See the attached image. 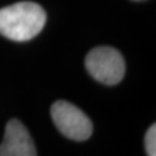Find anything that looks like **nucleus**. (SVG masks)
<instances>
[{
  "mask_svg": "<svg viewBox=\"0 0 156 156\" xmlns=\"http://www.w3.org/2000/svg\"><path fill=\"white\" fill-rule=\"evenodd\" d=\"M134 2H146V0H134Z\"/></svg>",
  "mask_w": 156,
  "mask_h": 156,
  "instance_id": "6",
  "label": "nucleus"
},
{
  "mask_svg": "<svg viewBox=\"0 0 156 156\" xmlns=\"http://www.w3.org/2000/svg\"><path fill=\"white\" fill-rule=\"evenodd\" d=\"M144 146L148 156H156V126L151 125L144 136Z\"/></svg>",
  "mask_w": 156,
  "mask_h": 156,
  "instance_id": "5",
  "label": "nucleus"
},
{
  "mask_svg": "<svg viewBox=\"0 0 156 156\" xmlns=\"http://www.w3.org/2000/svg\"><path fill=\"white\" fill-rule=\"evenodd\" d=\"M0 156H37V148L30 133L21 121L11 120L5 126L0 144Z\"/></svg>",
  "mask_w": 156,
  "mask_h": 156,
  "instance_id": "4",
  "label": "nucleus"
},
{
  "mask_svg": "<svg viewBox=\"0 0 156 156\" xmlns=\"http://www.w3.org/2000/svg\"><path fill=\"white\" fill-rule=\"evenodd\" d=\"M87 72L103 85L113 86L124 78L125 60L122 55L113 47H95L86 56Z\"/></svg>",
  "mask_w": 156,
  "mask_h": 156,
  "instance_id": "2",
  "label": "nucleus"
},
{
  "mask_svg": "<svg viewBox=\"0 0 156 156\" xmlns=\"http://www.w3.org/2000/svg\"><path fill=\"white\" fill-rule=\"evenodd\" d=\"M47 14L34 2H20L0 9V35L11 41L26 42L43 30Z\"/></svg>",
  "mask_w": 156,
  "mask_h": 156,
  "instance_id": "1",
  "label": "nucleus"
},
{
  "mask_svg": "<svg viewBox=\"0 0 156 156\" xmlns=\"http://www.w3.org/2000/svg\"><path fill=\"white\" fill-rule=\"evenodd\" d=\"M51 116L56 128L66 138L86 140L92 134L91 120L78 107L65 100H58L51 107Z\"/></svg>",
  "mask_w": 156,
  "mask_h": 156,
  "instance_id": "3",
  "label": "nucleus"
}]
</instances>
